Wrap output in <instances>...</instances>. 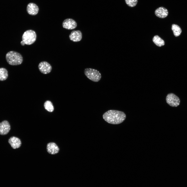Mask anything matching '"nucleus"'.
Returning a JSON list of instances; mask_svg holds the SVG:
<instances>
[{
    "label": "nucleus",
    "instance_id": "1",
    "mask_svg": "<svg viewBox=\"0 0 187 187\" xmlns=\"http://www.w3.org/2000/svg\"><path fill=\"white\" fill-rule=\"evenodd\" d=\"M103 117L108 123L117 124L124 121L126 118V115L123 112L115 110H110L103 114Z\"/></svg>",
    "mask_w": 187,
    "mask_h": 187
},
{
    "label": "nucleus",
    "instance_id": "2",
    "mask_svg": "<svg viewBox=\"0 0 187 187\" xmlns=\"http://www.w3.org/2000/svg\"><path fill=\"white\" fill-rule=\"evenodd\" d=\"M6 59L8 63L12 65H20L23 61V58L21 54L14 51L8 52L6 54Z\"/></svg>",
    "mask_w": 187,
    "mask_h": 187
},
{
    "label": "nucleus",
    "instance_id": "3",
    "mask_svg": "<svg viewBox=\"0 0 187 187\" xmlns=\"http://www.w3.org/2000/svg\"><path fill=\"white\" fill-rule=\"evenodd\" d=\"M36 35L35 32L31 30L25 31L23 34L22 41L25 44L30 45L36 41Z\"/></svg>",
    "mask_w": 187,
    "mask_h": 187
},
{
    "label": "nucleus",
    "instance_id": "4",
    "mask_svg": "<svg viewBox=\"0 0 187 187\" xmlns=\"http://www.w3.org/2000/svg\"><path fill=\"white\" fill-rule=\"evenodd\" d=\"M84 72L85 76L89 79L94 82H98L101 78V75L100 73L96 69L86 68L85 69Z\"/></svg>",
    "mask_w": 187,
    "mask_h": 187
},
{
    "label": "nucleus",
    "instance_id": "5",
    "mask_svg": "<svg viewBox=\"0 0 187 187\" xmlns=\"http://www.w3.org/2000/svg\"><path fill=\"white\" fill-rule=\"evenodd\" d=\"M166 100L167 103L172 107H177L180 103V101L179 98L172 93L168 94L166 96Z\"/></svg>",
    "mask_w": 187,
    "mask_h": 187
},
{
    "label": "nucleus",
    "instance_id": "6",
    "mask_svg": "<svg viewBox=\"0 0 187 187\" xmlns=\"http://www.w3.org/2000/svg\"><path fill=\"white\" fill-rule=\"evenodd\" d=\"M39 71L44 74H47L50 73L52 68L51 65L47 62L42 61L38 65Z\"/></svg>",
    "mask_w": 187,
    "mask_h": 187
},
{
    "label": "nucleus",
    "instance_id": "7",
    "mask_svg": "<svg viewBox=\"0 0 187 187\" xmlns=\"http://www.w3.org/2000/svg\"><path fill=\"white\" fill-rule=\"evenodd\" d=\"M64 28L68 30H72L76 28L77 26L76 22L72 18H67L65 19L62 23Z\"/></svg>",
    "mask_w": 187,
    "mask_h": 187
},
{
    "label": "nucleus",
    "instance_id": "8",
    "mask_svg": "<svg viewBox=\"0 0 187 187\" xmlns=\"http://www.w3.org/2000/svg\"><path fill=\"white\" fill-rule=\"evenodd\" d=\"M10 129V126L8 122L3 121L0 123V135H5L8 134Z\"/></svg>",
    "mask_w": 187,
    "mask_h": 187
},
{
    "label": "nucleus",
    "instance_id": "9",
    "mask_svg": "<svg viewBox=\"0 0 187 187\" xmlns=\"http://www.w3.org/2000/svg\"><path fill=\"white\" fill-rule=\"evenodd\" d=\"M70 39L74 42H78L82 38V34L79 30L72 31L69 35Z\"/></svg>",
    "mask_w": 187,
    "mask_h": 187
},
{
    "label": "nucleus",
    "instance_id": "10",
    "mask_svg": "<svg viewBox=\"0 0 187 187\" xmlns=\"http://www.w3.org/2000/svg\"><path fill=\"white\" fill-rule=\"evenodd\" d=\"M26 10L27 12L29 14L35 15L38 14L39 9L38 6L36 4L31 3L27 5Z\"/></svg>",
    "mask_w": 187,
    "mask_h": 187
},
{
    "label": "nucleus",
    "instance_id": "11",
    "mask_svg": "<svg viewBox=\"0 0 187 187\" xmlns=\"http://www.w3.org/2000/svg\"><path fill=\"white\" fill-rule=\"evenodd\" d=\"M8 142L12 148L14 149L19 148L21 145V142L20 139L15 136L10 137L9 139Z\"/></svg>",
    "mask_w": 187,
    "mask_h": 187
},
{
    "label": "nucleus",
    "instance_id": "12",
    "mask_svg": "<svg viewBox=\"0 0 187 187\" xmlns=\"http://www.w3.org/2000/svg\"><path fill=\"white\" fill-rule=\"evenodd\" d=\"M47 150L50 154L52 155L56 154L58 153L59 149L58 146L54 142L48 143L47 145Z\"/></svg>",
    "mask_w": 187,
    "mask_h": 187
},
{
    "label": "nucleus",
    "instance_id": "13",
    "mask_svg": "<svg viewBox=\"0 0 187 187\" xmlns=\"http://www.w3.org/2000/svg\"><path fill=\"white\" fill-rule=\"evenodd\" d=\"M155 15L161 18L166 17L168 14V10L163 7H159L156 9L155 11Z\"/></svg>",
    "mask_w": 187,
    "mask_h": 187
},
{
    "label": "nucleus",
    "instance_id": "14",
    "mask_svg": "<svg viewBox=\"0 0 187 187\" xmlns=\"http://www.w3.org/2000/svg\"><path fill=\"white\" fill-rule=\"evenodd\" d=\"M152 41L157 46L161 47L164 45V41L158 35L155 36L153 38Z\"/></svg>",
    "mask_w": 187,
    "mask_h": 187
},
{
    "label": "nucleus",
    "instance_id": "15",
    "mask_svg": "<svg viewBox=\"0 0 187 187\" xmlns=\"http://www.w3.org/2000/svg\"><path fill=\"white\" fill-rule=\"evenodd\" d=\"M8 77V71L7 70L4 68H0V81H5Z\"/></svg>",
    "mask_w": 187,
    "mask_h": 187
},
{
    "label": "nucleus",
    "instance_id": "16",
    "mask_svg": "<svg viewBox=\"0 0 187 187\" xmlns=\"http://www.w3.org/2000/svg\"><path fill=\"white\" fill-rule=\"evenodd\" d=\"M171 29L175 36L178 37L181 34L182 30L180 27L178 25L175 24H173L172 25Z\"/></svg>",
    "mask_w": 187,
    "mask_h": 187
},
{
    "label": "nucleus",
    "instance_id": "17",
    "mask_svg": "<svg viewBox=\"0 0 187 187\" xmlns=\"http://www.w3.org/2000/svg\"><path fill=\"white\" fill-rule=\"evenodd\" d=\"M44 106L45 109L50 112H52L54 110V107L52 103L49 101H46L44 103Z\"/></svg>",
    "mask_w": 187,
    "mask_h": 187
},
{
    "label": "nucleus",
    "instance_id": "18",
    "mask_svg": "<svg viewBox=\"0 0 187 187\" xmlns=\"http://www.w3.org/2000/svg\"><path fill=\"white\" fill-rule=\"evenodd\" d=\"M125 1L129 6L131 7L135 6L138 2L137 0H125Z\"/></svg>",
    "mask_w": 187,
    "mask_h": 187
},
{
    "label": "nucleus",
    "instance_id": "19",
    "mask_svg": "<svg viewBox=\"0 0 187 187\" xmlns=\"http://www.w3.org/2000/svg\"><path fill=\"white\" fill-rule=\"evenodd\" d=\"M21 44L22 46L24 45L25 44L22 41L21 42Z\"/></svg>",
    "mask_w": 187,
    "mask_h": 187
}]
</instances>
